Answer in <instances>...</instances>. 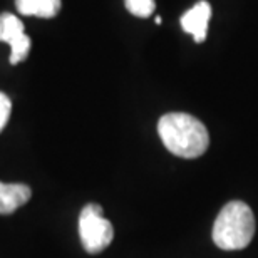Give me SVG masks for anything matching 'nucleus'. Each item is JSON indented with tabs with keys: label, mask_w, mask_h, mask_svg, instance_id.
I'll return each mask as SVG.
<instances>
[{
	"label": "nucleus",
	"mask_w": 258,
	"mask_h": 258,
	"mask_svg": "<svg viewBox=\"0 0 258 258\" xmlns=\"http://www.w3.org/2000/svg\"><path fill=\"white\" fill-rule=\"evenodd\" d=\"M0 40L10 45V64H19L27 59L30 50V39L24 32V24L17 15L0 14Z\"/></svg>",
	"instance_id": "4"
},
{
	"label": "nucleus",
	"mask_w": 258,
	"mask_h": 258,
	"mask_svg": "<svg viewBox=\"0 0 258 258\" xmlns=\"http://www.w3.org/2000/svg\"><path fill=\"white\" fill-rule=\"evenodd\" d=\"M255 235L253 211L243 201H230L223 206L213 225V241L221 250H241Z\"/></svg>",
	"instance_id": "2"
},
{
	"label": "nucleus",
	"mask_w": 258,
	"mask_h": 258,
	"mask_svg": "<svg viewBox=\"0 0 258 258\" xmlns=\"http://www.w3.org/2000/svg\"><path fill=\"white\" fill-rule=\"evenodd\" d=\"M79 236L81 243L87 253L96 255L104 251L114 238V228L107 218H104L102 208L97 203L86 205L79 216Z\"/></svg>",
	"instance_id": "3"
},
{
	"label": "nucleus",
	"mask_w": 258,
	"mask_h": 258,
	"mask_svg": "<svg viewBox=\"0 0 258 258\" xmlns=\"http://www.w3.org/2000/svg\"><path fill=\"white\" fill-rule=\"evenodd\" d=\"M30 196L32 191L27 184L0 181V215H12L15 210L27 203Z\"/></svg>",
	"instance_id": "6"
},
{
	"label": "nucleus",
	"mask_w": 258,
	"mask_h": 258,
	"mask_svg": "<svg viewBox=\"0 0 258 258\" xmlns=\"http://www.w3.org/2000/svg\"><path fill=\"white\" fill-rule=\"evenodd\" d=\"M10 112H12V102H10L7 94L0 92V133H2L4 127L7 126Z\"/></svg>",
	"instance_id": "9"
},
{
	"label": "nucleus",
	"mask_w": 258,
	"mask_h": 258,
	"mask_svg": "<svg viewBox=\"0 0 258 258\" xmlns=\"http://www.w3.org/2000/svg\"><path fill=\"white\" fill-rule=\"evenodd\" d=\"M211 19V5L205 0H201L189 9L181 17V27L184 32L191 34L196 42H203L208 32V22Z\"/></svg>",
	"instance_id": "5"
},
{
	"label": "nucleus",
	"mask_w": 258,
	"mask_h": 258,
	"mask_svg": "<svg viewBox=\"0 0 258 258\" xmlns=\"http://www.w3.org/2000/svg\"><path fill=\"white\" fill-rule=\"evenodd\" d=\"M158 134L169 153L184 159L200 158L210 144L208 129L186 112L164 114L158 122Z\"/></svg>",
	"instance_id": "1"
},
{
	"label": "nucleus",
	"mask_w": 258,
	"mask_h": 258,
	"mask_svg": "<svg viewBox=\"0 0 258 258\" xmlns=\"http://www.w3.org/2000/svg\"><path fill=\"white\" fill-rule=\"evenodd\" d=\"M124 4L129 12L141 19L149 17L154 12V7H156L154 0H124Z\"/></svg>",
	"instance_id": "8"
},
{
	"label": "nucleus",
	"mask_w": 258,
	"mask_h": 258,
	"mask_svg": "<svg viewBox=\"0 0 258 258\" xmlns=\"http://www.w3.org/2000/svg\"><path fill=\"white\" fill-rule=\"evenodd\" d=\"M19 14L52 19L59 14L60 0H15Z\"/></svg>",
	"instance_id": "7"
}]
</instances>
